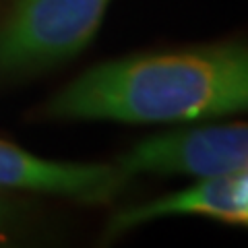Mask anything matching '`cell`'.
Masks as SVG:
<instances>
[{
    "label": "cell",
    "mask_w": 248,
    "mask_h": 248,
    "mask_svg": "<svg viewBox=\"0 0 248 248\" xmlns=\"http://www.w3.org/2000/svg\"><path fill=\"white\" fill-rule=\"evenodd\" d=\"M248 112V48L186 50L106 62L62 89L54 118L188 122Z\"/></svg>",
    "instance_id": "6da1fadb"
},
{
    "label": "cell",
    "mask_w": 248,
    "mask_h": 248,
    "mask_svg": "<svg viewBox=\"0 0 248 248\" xmlns=\"http://www.w3.org/2000/svg\"><path fill=\"white\" fill-rule=\"evenodd\" d=\"M11 219H13V207H11V203H6V201L0 199V232L9 226Z\"/></svg>",
    "instance_id": "8992f818"
},
{
    "label": "cell",
    "mask_w": 248,
    "mask_h": 248,
    "mask_svg": "<svg viewBox=\"0 0 248 248\" xmlns=\"http://www.w3.org/2000/svg\"><path fill=\"white\" fill-rule=\"evenodd\" d=\"M182 213L209 215L223 221L248 223V172L205 176L192 188L116 215L112 228L120 232L151 221L155 217Z\"/></svg>",
    "instance_id": "5b68a950"
},
{
    "label": "cell",
    "mask_w": 248,
    "mask_h": 248,
    "mask_svg": "<svg viewBox=\"0 0 248 248\" xmlns=\"http://www.w3.org/2000/svg\"><path fill=\"white\" fill-rule=\"evenodd\" d=\"M128 176L118 166L48 161L0 141V188L37 190L81 201H108L120 192Z\"/></svg>",
    "instance_id": "277c9868"
},
{
    "label": "cell",
    "mask_w": 248,
    "mask_h": 248,
    "mask_svg": "<svg viewBox=\"0 0 248 248\" xmlns=\"http://www.w3.org/2000/svg\"><path fill=\"white\" fill-rule=\"evenodd\" d=\"M110 0H19L0 29V73L71 58L91 42Z\"/></svg>",
    "instance_id": "7a4b0ae2"
},
{
    "label": "cell",
    "mask_w": 248,
    "mask_h": 248,
    "mask_svg": "<svg viewBox=\"0 0 248 248\" xmlns=\"http://www.w3.org/2000/svg\"><path fill=\"white\" fill-rule=\"evenodd\" d=\"M126 176L188 174L215 176L248 172V124L184 128L153 137L118 159Z\"/></svg>",
    "instance_id": "3957f363"
}]
</instances>
